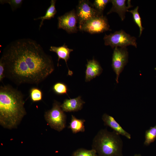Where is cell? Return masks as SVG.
Instances as JSON below:
<instances>
[{
  "instance_id": "cell-1",
  "label": "cell",
  "mask_w": 156,
  "mask_h": 156,
  "mask_svg": "<svg viewBox=\"0 0 156 156\" xmlns=\"http://www.w3.org/2000/svg\"><path fill=\"white\" fill-rule=\"evenodd\" d=\"M6 77L17 85L38 84L53 71L51 57L41 45L29 38L19 39L4 49L0 59Z\"/></svg>"
},
{
  "instance_id": "cell-2",
  "label": "cell",
  "mask_w": 156,
  "mask_h": 156,
  "mask_svg": "<svg viewBox=\"0 0 156 156\" xmlns=\"http://www.w3.org/2000/svg\"><path fill=\"white\" fill-rule=\"evenodd\" d=\"M22 93L10 85L0 87V123L4 128L17 127L26 112Z\"/></svg>"
},
{
  "instance_id": "cell-3",
  "label": "cell",
  "mask_w": 156,
  "mask_h": 156,
  "mask_svg": "<svg viewBox=\"0 0 156 156\" xmlns=\"http://www.w3.org/2000/svg\"><path fill=\"white\" fill-rule=\"evenodd\" d=\"M92 147L98 156H123V142L120 135L106 129L98 131L93 140Z\"/></svg>"
},
{
  "instance_id": "cell-4",
  "label": "cell",
  "mask_w": 156,
  "mask_h": 156,
  "mask_svg": "<svg viewBox=\"0 0 156 156\" xmlns=\"http://www.w3.org/2000/svg\"><path fill=\"white\" fill-rule=\"evenodd\" d=\"M59 102L55 101L51 109L46 112L44 115L47 122L52 129L60 132L66 127V115Z\"/></svg>"
},
{
  "instance_id": "cell-5",
  "label": "cell",
  "mask_w": 156,
  "mask_h": 156,
  "mask_svg": "<svg viewBox=\"0 0 156 156\" xmlns=\"http://www.w3.org/2000/svg\"><path fill=\"white\" fill-rule=\"evenodd\" d=\"M136 38L121 29L109 35L105 34L103 38L104 44L110 46L112 48L116 47H126L131 45L137 47Z\"/></svg>"
},
{
  "instance_id": "cell-6",
  "label": "cell",
  "mask_w": 156,
  "mask_h": 156,
  "mask_svg": "<svg viewBox=\"0 0 156 156\" xmlns=\"http://www.w3.org/2000/svg\"><path fill=\"white\" fill-rule=\"evenodd\" d=\"M79 28L85 22L95 17L103 15L97 11L88 0L79 1L76 12Z\"/></svg>"
},
{
  "instance_id": "cell-7",
  "label": "cell",
  "mask_w": 156,
  "mask_h": 156,
  "mask_svg": "<svg viewBox=\"0 0 156 156\" xmlns=\"http://www.w3.org/2000/svg\"><path fill=\"white\" fill-rule=\"evenodd\" d=\"M79 29L91 34H99L111 30L106 17L103 15L90 19L83 24Z\"/></svg>"
},
{
  "instance_id": "cell-8",
  "label": "cell",
  "mask_w": 156,
  "mask_h": 156,
  "mask_svg": "<svg viewBox=\"0 0 156 156\" xmlns=\"http://www.w3.org/2000/svg\"><path fill=\"white\" fill-rule=\"evenodd\" d=\"M128 52L127 47H116L114 49L112 59V67L116 75V80L118 82L120 74L128 62Z\"/></svg>"
},
{
  "instance_id": "cell-9",
  "label": "cell",
  "mask_w": 156,
  "mask_h": 156,
  "mask_svg": "<svg viewBox=\"0 0 156 156\" xmlns=\"http://www.w3.org/2000/svg\"><path fill=\"white\" fill-rule=\"evenodd\" d=\"M57 19L58 29H63L69 33H75L77 31V25L78 20L74 10L58 17Z\"/></svg>"
},
{
  "instance_id": "cell-10",
  "label": "cell",
  "mask_w": 156,
  "mask_h": 156,
  "mask_svg": "<svg viewBox=\"0 0 156 156\" xmlns=\"http://www.w3.org/2000/svg\"><path fill=\"white\" fill-rule=\"evenodd\" d=\"M126 0H111L110 2L112 4V7L110 10L107 13L108 14L112 12L117 13L122 21H123L125 18V14L127 12L128 9L132 7L130 0H128V5L126 6Z\"/></svg>"
},
{
  "instance_id": "cell-11",
  "label": "cell",
  "mask_w": 156,
  "mask_h": 156,
  "mask_svg": "<svg viewBox=\"0 0 156 156\" xmlns=\"http://www.w3.org/2000/svg\"><path fill=\"white\" fill-rule=\"evenodd\" d=\"M102 118L105 126L109 127L120 135L125 136L129 139L131 138L130 134L125 130L113 117L105 113L102 116Z\"/></svg>"
},
{
  "instance_id": "cell-12",
  "label": "cell",
  "mask_w": 156,
  "mask_h": 156,
  "mask_svg": "<svg viewBox=\"0 0 156 156\" xmlns=\"http://www.w3.org/2000/svg\"><path fill=\"white\" fill-rule=\"evenodd\" d=\"M86 67L85 77L86 82L90 81L96 76H99L103 70L99 62L94 59L89 60H87Z\"/></svg>"
},
{
  "instance_id": "cell-13",
  "label": "cell",
  "mask_w": 156,
  "mask_h": 156,
  "mask_svg": "<svg viewBox=\"0 0 156 156\" xmlns=\"http://www.w3.org/2000/svg\"><path fill=\"white\" fill-rule=\"evenodd\" d=\"M85 102L79 96L75 98L65 99L61 105V107L64 112H77L81 110Z\"/></svg>"
},
{
  "instance_id": "cell-14",
  "label": "cell",
  "mask_w": 156,
  "mask_h": 156,
  "mask_svg": "<svg viewBox=\"0 0 156 156\" xmlns=\"http://www.w3.org/2000/svg\"><path fill=\"white\" fill-rule=\"evenodd\" d=\"M49 50L55 53L58 57L57 66H59V61L60 59H62L65 61L68 68V75H71L73 72L69 69L67 64V62L70 57V53L73 51V49L68 48L65 44L62 46L59 47L51 46L50 47Z\"/></svg>"
},
{
  "instance_id": "cell-15",
  "label": "cell",
  "mask_w": 156,
  "mask_h": 156,
  "mask_svg": "<svg viewBox=\"0 0 156 156\" xmlns=\"http://www.w3.org/2000/svg\"><path fill=\"white\" fill-rule=\"evenodd\" d=\"M85 121L84 119H79L72 115L71 120L68 128L70 129L74 134L79 132H84L85 131L84 123Z\"/></svg>"
},
{
  "instance_id": "cell-16",
  "label": "cell",
  "mask_w": 156,
  "mask_h": 156,
  "mask_svg": "<svg viewBox=\"0 0 156 156\" xmlns=\"http://www.w3.org/2000/svg\"><path fill=\"white\" fill-rule=\"evenodd\" d=\"M56 0H51L50 1L51 5L47 8L44 15L34 19V20L41 19V21L39 25V29H40L43 24V21L45 20H50L54 18L57 13L55 8V4Z\"/></svg>"
},
{
  "instance_id": "cell-17",
  "label": "cell",
  "mask_w": 156,
  "mask_h": 156,
  "mask_svg": "<svg viewBox=\"0 0 156 156\" xmlns=\"http://www.w3.org/2000/svg\"><path fill=\"white\" fill-rule=\"evenodd\" d=\"M156 139V125L153 127H151L148 129L146 131L144 145L148 146L153 142Z\"/></svg>"
},
{
  "instance_id": "cell-18",
  "label": "cell",
  "mask_w": 156,
  "mask_h": 156,
  "mask_svg": "<svg viewBox=\"0 0 156 156\" xmlns=\"http://www.w3.org/2000/svg\"><path fill=\"white\" fill-rule=\"evenodd\" d=\"M138 9L139 7L137 6L133 10H128L127 12H130L132 14L134 22L139 27L140 29L139 37H140L144 28L142 25L141 19L138 12Z\"/></svg>"
},
{
  "instance_id": "cell-19",
  "label": "cell",
  "mask_w": 156,
  "mask_h": 156,
  "mask_svg": "<svg viewBox=\"0 0 156 156\" xmlns=\"http://www.w3.org/2000/svg\"><path fill=\"white\" fill-rule=\"evenodd\" d=\"M71 156H98L96 151L93 149L87 150L79 148L74 151Z\"/></svg>"
},
{
  "instance_id": "cell-20",
  "label": "cell",
  "mask_w": 156,
  "mask_h": 156,
  "mask_svg": "<svg viewBox=\"0 0 156 156\" xmlns=\"http://www.w3.org/2000/svg\"><path fill=\"white\" fill-rule=\"evenodd\" d=\"M53 90L56 94L59 95L67 94L68 91L67 86L65 83L58 82L54 84Z\"/></svg>"
},
{
  "instance_id": "cell-21",
  "label": "cell",
  "mask_w": 156,
  "mask_h": 156,
  "mask_svg": "<svg viewBox=\"0 0 156 156\" xmlns=\"http://www.w3.org/2000/svg\"><path fill=\"white\" fill-rule=\"evenodd\" d=\"M110 0H95L93 5L100 13L103 14V11L107 4L110 2Z\"/></svg>"
},
{
  "instance_id": "cell-22",
  "label": "cell",
  "mask_w": 156,
  "mask_h": 156,
  "mask_svg": "<svg viewBox=\"0 0 156 156\" xmlns=\"http://www.w3.org/2000/svg\"><path fill=\"white\" fill-rule=\"evenodd\" d=\"M30 96L31 99L33 102L39 101L42 99V92L37 88H33L30 90Z\"/></svg>"
},
{
  "instance_id": "cell-23",
  "label": "cell",
  "mask_w": 156,
  "mask_h": 156,
  "mask_svg": "<svg viewBox=\"0 0 156 156\" xmlns=\"http://www.w3.org/2000/svg\"><path fill=\"white\" fill-rule=\"evenodd\" d=\"M23 0H1L0 3L4 4L8 3L10 6L12 11H14L17 8H20L22 4Z\"/></svg>"
},
{
  "instance_id": "cell-24",
  "label": "cell",
  "mask_w": 156,
  "mask_h": 156,
  "mask_svg": "<svg viewBox=\"0 0 156 156\" xmlns=\"http://www.w3.org/2000/svg\"><path fill=\"white\" fill-rule=\"evenodd\" d=\"M4 67L3 64L0 61V81L2 82L5 77L4 74Z\"/></svg>"
},
{
  "instance_id": "cell-25",
  "label": "cell",
  "mask_w": 156,
  "mask_h": 156,
  "mask_svg": "<svg viewBox=\"0 0 156 156\" xmlns=\"http://www.w3.org/2000/svg\"><path fill=\"white\" fill-rule=\"evenodd\" d=\"M134 156H142L140 154H135Z\"/></svg>"
}]
</instances>
